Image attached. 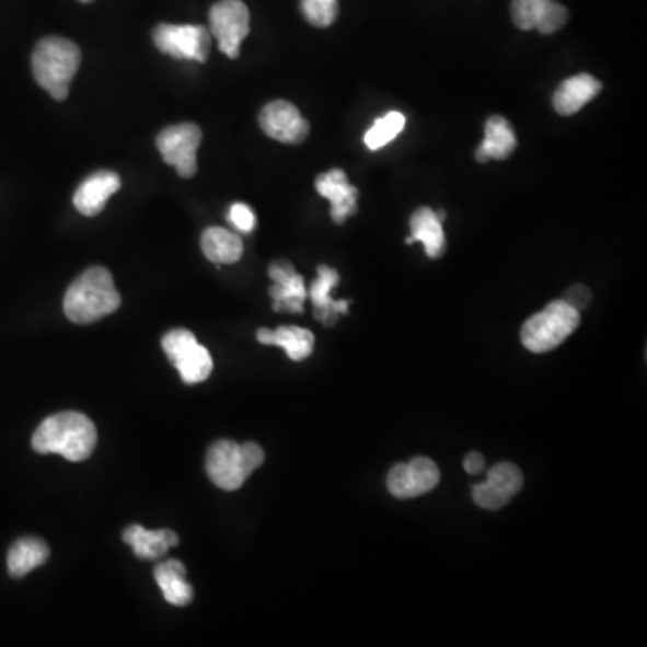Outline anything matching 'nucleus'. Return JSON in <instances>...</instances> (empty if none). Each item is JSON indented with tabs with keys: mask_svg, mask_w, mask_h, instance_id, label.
Returning a JSON list of instances; mask_svg holds the SVG:
<instances>
[{
	"mask_svg": "<svg viewBox=\"0 0 647 647\" xmlns=\"http://www.w3.org/2000/svg\"><path fill=\"white\" fill-rule=\"evenodd\" d=\"M31 444L38 453H56L72 462L85 461L96 448L97 430L85 414L60 412L42 421Z\"/></svg>",
	"mask_w": 647,
	"mask_h": 647,
	"instance_id": "f257e3e1",
	"label": "nucleus"
},
{
	"mask_svg": "<svg viewBox=\"0 0 647 647\" xmlns=\"http://www.w3.org/2000/svg\"><path fill=\"white\" fill-rule=\"evenodd\" d=\"M120 296L111 271L92 266L72 282L66 293L63 310L74 324H92L119 310Z\"/></svg>",
	"mask_w": 647,
	"mask_h": 647,
	"instance_id": "f03ea898",
	"label": "nucleus"
},
{
	"mask_svg": "<svg viewBox=\"0 0 647 647\" xmlns=\"http://www.w3.org/2000/svg\"><path fill=\"white\" fill-rule=\"evenodd\" d=\"M80 63V47L60 36H47L38 42L31 61L38 85L58 101L69 96V89Z\"/></svg>",
	"mask_w": 647,
	"mask_h": 647,
	"instance_id": "7ed1b4c3",
	"label": "nucleus"
},
{
	"mask_svg": "<svg viewBox=\"0 0 647 647\" xmlns=\"http://www.w3.org/2000/svg\"><path fill=\"white\" fill-rule=\"evenodd\" d=\"M263 462L265 452L256 442L238 444L226 439L215 442L207 453V475L220 489L236 492Z\"/></svg>",
	"mask_w": 647,
	"mask_h": 647,
	"instance_id": "20e7f679",
	"label": "nucleus"
},
{
	"mask_svg": "<svg viewBox=\"0 0 647 647\" xmlns=\"http://www.w3.org/2000/svg\"><path fill=\"white\" fill-rule=\"evenodd\" d=\"M581 315L570 304L554 301L543 312L531 316L522 327V344L531 353H547L562 346L576 332Z\"/></svg>",
	"mask_w": 647,
	"mask_h": 647,
	"instance_id": "39448f33",
	"label": "nucleus"
},
{
	"mask_svg": "<svg viewBox=\"0 0 647 647\" xmlns=\"http://www.w3.org/2000/svg\"><path fill=\"white\" fill-rule=\"evenodd\" d=\"M162 349L171 363L181 372L187 385L206 382L211 377L212 358L206 347L200 346L196 336L187 330H173L162 338Z\"/></svg>",
	"mask_w": 647,
	"mask_h": 647,
	"instance_id": "423d86ee",
	"label": "nucleus"
},
{
	"mask_svg": "<svg viewBox=\"0 0 647 647\" xmlns=\"http://www.w3.org/2000/svg\"><path fill=\"white\" fill-rule=\"evenodd\" d=\"M153 42L164 55L201 63L211 50V31L204 25L161 24L153 30Z\"/></svg>",
	"mask_w": 647,
	"mask_h": 647,
	"instance_id": "0eeeda50",
	"label": "nucleus"
},
{
	"mask_svg": "<svg viewBox=\"0 0 647 647\" xmlns=\"http://www.w3.org/2000/svg\"><path fill=\"white\" fill-rule=\"evenodd\" d=\"M211 35L218 41L221 53L229 58L240 56L241 42L251 33V13L241 0H220L209 13Z\"/></svg>",
	"mask_w": 647,
	"mask_h": 647,
	"instance_id": "6e6552de",
	"label": "nucleus"
},
{
	"mask_svg": "<svg viewBox=\"0 0 647 647\" xmlns=\"http://www.w3.org/2000/svg\"><path fill=\"white\" fill-rule=\"evenodd\" d=\"M200 126L193 123L167 126L157 137V148L161 151L162 159L184 178H192L198 170L196 151L200 148Z\"/></svg>",
	"mask_w": 647,
	"mask_h": 647,
	"instance_id": "1a4fd4ad",
	"label": "nucleus"
},
{
	"mask_svg": "<svg viewBox=\"0 0 647 647\" xmlns=\"http://www.w3.org/2000/svg\"><path fill=\"white\" fill-rule=\"evenodd\" d=\"M441 472L436 462L427 457H416L407 464H396L386 477V487L392 497L416 498L430 493L439 484Z\"/></svg>",
	"mask_w": 647,
	"mask_h": 647,
	"instance_id": "9d476101",
	"label": "nucleus"
},
{
	"mask_svg": "<svg viewBox=\"0 0 647 647\" xmlns=\"http://www.w3.org/2000/svg\"><path fill=\"white\" fill-rule=\"evenodd\" d=\"M522 486V472L511 462H500L487 472L486 482L473 486V500L482 509L498 511L511 502Z\"/></svg>",
	"mask_w": 647,
	"mask_h": 647,
	"instance_id": "9b49d317",
	"label": "nucleus"
},
{
	"mask_svg": "<svg viewBox=\"0 0 647 647\" xmlns=\"http://www.w3.org/2000/svg\"><path fill=\"white\" fill-rule=\"evenodd\" d=\"M259 125L266 136L285 142V145H301L310 136V125L301 116L296 105L288 101H271L262 111Z\"/></svg>",
	"mask_w": 647,
	"mask_h": 647,
	"instance_id": "f8f14e48",
	"label": "nucleus"
},
{
	"mask_svg": "<svg viewBox=\"0 0 647 647\" xmlns=\"http://www.w3.org/2000/svg\"><path fill=\"white\" fill-rule=\"evenodd\" d=\"M511 16L518 30L554 35L567 24L568 11L556 0H512Z\"/></svg>",
	"mask_w": 647,
	"mask_h": 647,
	"instance_id": "ddd939ff",
	"label": "nucleus"
},
{
	"mask_svg": "<svg viewBox=\"0 0 647 647\" xmlns=\"http://www.w3.org/2000/svg\"><path fill=\"white\" fill-rule=\"evenodd\" d=\"M268 276L274 281L270 288L274 310L290 313L304 312L308 290L304 279L297 274L296 268L288 262L271 263Z\"/></svg>",
	"mask_w": 647,
	"mask_h": 647,
	"instance_id": "4468645a",
	"label": "nucleus"
},
{
	"mask_svg": "<svg viewBox=\"0 0 647 647\" xmlns=\"http://www.w3.org/2000/svg\"><path fill=\"white\" fill-rule=\"evenodd\" d=\"M316 193L332 201V218L336 226L346 223L347 218L357 215L358 189L347 182L344 171L332 170L316 176Z\"/></svg>",
	"mask_w": 647,
	"mask_h": 647,
	"instance_id": "2eb2a0df",
	"label": "nucleus"
},
{
	"mask_svg": "<svg viewBox=\"0 0 647 647\" xmlns=\"http://www.w3.org/2000/svg\"><path fill=\"white\" fill-rule=\"evenodd\" d=\"M340 277L332 266H319V277L313 281L308 296L312 299L315 308V319L324 326H333L338 315H346L349 312V301H333L332 290L338 285Z\"/></svg>",
	"mask_w": 647,
	"mask_h": 647,
	"instance_id": "dca6fc26",
	"label": "nucleus"
},
{
	"mask_svg": "<svg viewBox=\"0 0 647 647\" xmlns=\"http://www.w3.org/2000/svg\"><path fill=\"white\" fill-rule=\"evenodd\" d=\"M120 178L114 171H97L89 176L74 193V206L83 216H96L105 209L106 201L119 192Z\"/></svg>",
	"mask_w": 647,
	"mask_h": 647,
	"instance_id": "f3484780",
	"label": "nucleus"
},
{
	"mask_svg": "<svg viewBox=\"0 0 647 647\" xmlns=\"http://www.w3.org/2000/svg\"><path fill=\"white\" fill-rule=\"evenodd\" d=\"M601 89V81L596 80L593 76H573L557 86L554 96H552V105L559 116H574L593 97H598Z\"/></svg>",
	"mask_w": 647,
	"mask_h": 647,
	"instance_id": "a211bd4d",
	"label": "nucleus"
},
{
	"mask_svg": "<svg viewBox=\"0 0 647 647\" xmlns=\"http://www.w3.org/2000/svg\"><path fill=\"white\" fill-rule=\"evenodd\" d=\"M411 231L412 236H408L405 243L414 245L419 241L431 259L441 257L447 251V238L442 231V221L437 218L436 211L430 207H421L412 215Z\"/></svg>",
	"mask_w": 647,
	"mask_h": 647,
	"instance_id": "6ab92c4d",
	"label": "nucleus"
},
{
	"mask_svg": "<svg viewBox=\"0 0 647 647\" xmlns=\"http://www.w3.org/2000/svg\"><path fill=\"white\" fill-rule=\"evenodd\" d=\"M125 543L130 545L131 551L141 559H159L164 556L171 547L178 545V536L171 529L161 531H148L142 525H130L123 534Z\"/></svg>",
	"mask_w": 647,
	"mask_h": 647,
	"instance_id": "aec40b11",
	"label": "nucleus"
},
{
	"mask_svg": "<svg viewBox=\"0 0 647 647\" xmlns=\"http://www.w3.org/2000/svg\"><path fill=\"white\" fill-rule=\"evenodd\" d=\"M517 136L512 131V126L504 119L502 116H493L486 123V136L484 141L477 148L475 159L477 162L506 161L517 150Z\"/></svg>",
	"mask_w": 647,
	"mask_h": 647,
	"instance_id": "412c9836",
	"label": "nucleus"
},
{
	"mask_svg": "<svg viewBox=\"0 0 647 647\" xmlns=\"http://www.w3.org/2000/svg\"><path fill=\"white\" fill-rule=\"evenodd\" d=\"M257 340L266 346H279L287 351L290 360H307L315 347V336L304 327L281 326L270 332V330H259Z\"/></svg>",
	"mask_w": 647,
	"mask_h": 647,
	"instance_id": "4be33fe9",
	"label": "nucleus"
},
{
	"mask_svg": "<svg viewBox=\"0 0 647 647\" xmlns=\"http://www.w3.org/2000/svg\"><path fill=\"white\" fill-rule=\"evenodd\" d=\"M50 551L46 542L38 538H22L13 543L8 554V570L15 579L27 576L35 568L41 567L49 559Z\"/></svg>",
	"mask_w": 647,
	"mask_h": 647,
	"instance_id": "5701e85b",
	"label": "nucleus"
},
{
	"mask_svg": "<svg viewBox=\"0 0 647 647\" xmlns=\"http://www.w3.org/2000/svg\"><path fill=\"white\" fill-rule=\"evenodd\" d=\"M201 251L216 265H231L243 256V241L234 232L221 227H211L201 236Z\"/></svg>",
	"mask_w": 647,
	"mask_h": 647,
	"instance_id": "b1692460",
	"label": "nucleus"
},
{
	"mask_svg": "<svg viewBox=\"0 0 647 647\" xmlns=\"http://www.w3.org/2000/svg\"><path fill=\"white\" fill-rule=\"evenodd\" d=\"M155 581L170 604L187 606L193 601V588L186 581V567L176 559H170L155 568Z\"/></svg>",
	"mask_w": 647,
	"mask_h": 647,
	"instance_id": "393cba45",
	"label": "nucleus"
},
{
	"mask_svg": "<svg viewBox=\"0 0 647 647\" xmlns=\"http://www.w3.org/2000/svg\"><path fill=\"white\" fill-rule=\"evenodd\" d=\"M405 123L407 119L402 112H389L386 116L374 120V125L366 131L363 142L371 151L382 150L383 146L394 141L402 134Z\"/></svg>",
	"mask_w": 647,
	"mask_h": 647,
	"instance_id": "a878e982",
	"label": "nucleus"
},
{
	"mask_svg": "<svg viewBox=\"0 0 647 647\" xmlns=\"http://www.w3.org/2000/svg\"><path fill=\"white\" fill-rule=\"evenodd\" d=\"M301 10L315 27H330L338 16V0H302Z\"/></svg>",
	"mask_w": 647,
	"mask_h": 647,
	"instance_id": "bb28decb",
	"label": "nucleus"
},
{
	"mask_svg": "<svg viewBox=\"0 0 647 647\" xmlns=\"http://www.w3.org/2000/svg\"><path fill=\"white\" fill-rule=\"evenodd\" d=\"M229 220L240 232H252L256 229V215L246 204H232Z\"/></svg>",
	"mask_w": 647,
	"mask_h": 647,
	"instance_id": "cd10ccee",
	"label": "nucleus"
},
{
	"mask_svg": "<svg viewBox=\"0 0 647 647\" xmlns=\"http://www.w3.org/2000/svg\"><path fill=\"white\" fill-rule=\"evenodd\" d=\"M563 301L570 304V307H573L574 310H577V312H581V310H585V308L590 304V301H592V293H590V290H588L587 287L576 285V287L568 288Z\"/></svg>",
	"mask_w": 647,
	"mask_h": 647,
	"instance_id": "c85d7f7f",
	"label": "nucleus"
},
{
	"mask_svg": "<svg viewBox=\"0 0 647 647\" xmlns=\"http://www.w3.org/2000/svg\"><path fill=\"white\" fill-rule=\"evenodd\" d=\"M484 467H486V459L481 453H467L466 459H464V470H466V473L478 475V473L484 472Z\"/></svg>",
	"mask_w": 647,
	"mask_h": 647,
	"instance_id": "c756f323",
	"label": "nucleus"
},
{
	"mask_svg": "<svg viewBox=\"0 0 647 647\" xmlns=\"http://www.w3.org/2000/svg\"><path fill=\"white\" fill-rule=\"evenodd\" d=\"M80 2H83V4H89V2H94V0H80Z\"/></svg>",
	"mask_w": 647,
	"mask_h": 647,
	"instance_id": "7c9ffc66",
	"label": "nucleus"
}]
</instances>
